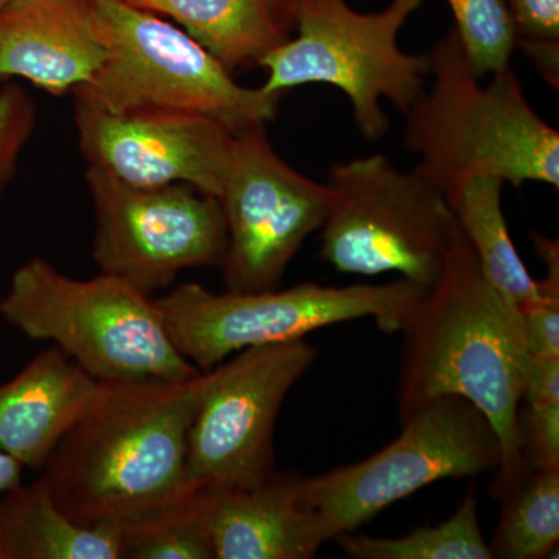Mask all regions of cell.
<instances>
[{"label": "cell", "instance_id": "obj_1", "mask_svg": "<svg viewBox=\"0 0 559 559\" xmlns=\"http://www.w3.org/2000/svg\"><path fill=\"white\" fill-rule=\"evenodd\" d=\"M399 333L401 421L439 396L471 401L498 433L500 465L489 489L499 499L528 471L518 419L532 355L520 308L492 285L457 223L443 270Z\"/></svg>", "mask_w": 559, "mask_h": 559}, {"label": "cell", "instance_id": "obj_2", "mask_svg": "<svg viewBox=\"0 0 559 559\" xmlns=\"http://www.w3.org/2000/svg\"><path fill=\"white\" fill-rule=\"evenodd\" d=\"M210 378L98 381L43 469L66 516L121 525L190 489L187 440Z\"/></svg>", "mask_w": 559, "mask_h": 559}, {"label": "cell", "instance_id": "obj_3", "mask_svg": "<svg viewBox=\"0 0 559 559\" xmlns=\"http://www.w3.org/2000/svg\"><path fill=\"white\" fill-rule=\"evenodd\" d=\"M428 53L429 87L404 114L403 145L418 156L414 170L450 207L481 176L558 190L559 132L532 108L516 73L499 70L481 86L454 27Z\"/></svg>", "mask_w": 559, "mask_h": 559}, {"label": "cell", "instance_id": "obj_4", "mask_svg": "<svg viewBox=\"0 0 559 559\" xmlns=\"http://www.w3.org/2000/svg\"><path fill=\"white\" fill-rule=\"evenodd\" d=\"M0 318L33 341H50L97 381L197 377L176 349L156 300L100 274L79 280L43 259L17 267Z\"/></svg>", "mask_w": 559, "mask_h": 559}, {"label": "cell", "instance_id": "obj_5", "mask_svg": "<svg viewBox=\"0 0 559 559\" xmlns=\"http://www.w3.org/2000/svg\"><path fill=\"white\" fill-rule=\"evenodd\" d=\"M105 47L100 70L75 97L112 114L168 110L219 121L231 134L266 127L283 95L241 86L189 33L128 0H92Z\"/></svg>", "mask_w": 559, "mask_h": 559}, {"label": "cell", "instance_id": "obj_6", "mask_svg": "<svg viewBox=\"0 0 559 559\" xmlns=\"http://www.w3.org/2000/svg\"><path fill=\"white\" fill-rule=\"evenodd\" d=\"M425 0H392L384 10L360 13L347 0H296L293 31L261 58L267 94L304 84H331L347 95L353 120L370 142L384 138L389 117L382 100L406 114L429 79V53L401 50L399 35Z\"/></svg>", "mask_w": 559, "mask_h": 559}, {"label": "cell", "instance_id": "obj_7", "mask_svg": "<svg viewBox=\"0 0 559 559\" xmlns=\"http://www.w3.org/2000/svg\"><path fill=\"white\" fill-rule=\"evenodd\" d=\"M425 288L400 278L382 285L322 286L216 294L186 283L156 300L176 349L201 371L235 353L305 340L334 323L370 318L384 333H399Z\"/></svg>", "mask_w": 559, "mask_h": 559}, {"label": "cell", "instance_id": "obj_8", "mask_svg": "<svg viewBox=\"0 0 559 559\" xmlns=\"http://www.w3.org/2000/svg\"><path fill=\"white\" fill-rule=\"evenodd\" d=\"M325 183L331 200L320 260L345 274L396 272L425 289L436 282L455 219L429 180L373 154L331 165Z\"/></svg>", "mask_w": 559, "mask_h": 559}, {"label": "cell", "instance_id": "obj_9", "mask_svg": "<svg viewBox=\"0 0 559 559\" xmlns=\"http://www.w3.org/2000/svg\"><path fill=\"white\" fill-rule=\"evenodd\" d=\"M401 423L400 436L371 457L319 476H301V507L314 518L325 543L355 532L433 481L499 468L498 433L462 396L430 400Z\"/></svg>", "mask_w": 559, "mask_h": 559}, {"label": "cell", "instance_id": "obj_10", "mask_svg": "<svg viewBox=\"0 0 559 559\" xmlns=\"http://www.w3.org/2000/svg\"><path fill=\"white\" fill-rule=\"evenodd\" d=\"M316 358L296 340L242 349L210 370L187 440L189 487H255L274 473L280 409Z\"/></svg>", "mask_w": 559, "mask_h": 559}, {"label": "cell", "instance_id": "obj_11", "mask_svg": "<svg viewBox=\"0 0 559 559\" xmlns=\"http://www.w3.org/2000/svg\"><path fill=\"white\" fill-rule=\"evenodd\" d=\"M94 260L103 274L153 296L180 271L221 267L227 226L218 198L186 186L134 187L87 168Z\"/></svg>", "mask_w": 559, "mask_h": 559}, {"label": "cell", "instance_id": "obj_12", "mask_svg": "<svg viewBox=\"0 0 559 559\" xmlns=\"http://www.w3.org/2000/svg\"><path fill=\"white\" fill-rule=\"evenodd\" d=\"M326 183L294 170L272 148L266 127L235 134L219 202L227 226L221 271L230 293L278 289L290 261L330 210Z\"/></svg>", "mask_w": 559, "mask_h": 559}, {"label": "cell", "instance_id": "obj_13", "mask_svg": "<svg viewBox=\"0 0 559 559\" xmlns=\"http://www.w3.org/2000/svg\"><path fill=\"white\" fill-rule=\"evenodd\" d=\"M75 102L87 168L134 187L186 183L219 200L235 139L219 121L168 110L112 114Z\"/></svg>", "mask_w": 559, "mask_h": 559}, {"label": "cell", "instance_id": "obj_14", "mask_svg": "<svg viewBox=\"0 0 559 559\" xmlns=\"http://www.w3.org/2000/svg\"><path fill=\"white\" fill-rule=\"evenodd\" d=\"M105 57L92 0H14L0 13V80L62 95L90 83Z\"/></svg>", "mask_w": 559, "mask_h": 559}, {"label": "cell", "instance_id": "obj_15", "mask_svg": "<svg viewBox=\"0 0 559 559\" xmlns=\"http://www.w3.org/2000/svg\"><path fill=\"white\" fill-rule=\"evenodd\" d=\"M300 474L248 488H202L215 559H311L325 539L300 503Z\"/></svg>", "mask_w": 559, "mask_h": 559}, {"label": "cell", "instance_id": "obj_16", "mask_svg": "<svg viewBox=\"0 0 559 559\" xmlns=\"http://www.w3.org/2000/svg\"><path fill=\"white\" fill-rule=\"evenodd\" d=\"M97 382L55 345L38 353L16 377L0 382V450L24 468L43 471Z\"/></svg>", "mask_w": 559, "mask_h": 559}, {"label": "cell", "instance_id": "obj_17", "mask_svg": "<svg viewBox=\"0 0 559 559\" xmlns=\"http://www.w3.org/2000/svg\"><path fill=\"white\" fill-rule=\"evenodd\" d=\"M0 559H120V525L76 524L40 476L0 496Z\"/></svg>", "mask_w": 559, "mask_h": 559}, {"label": "cell", "instance_id": "obj_18", "mask_svg": "<svg viewBox=\"0 0 559 559\" xmlns=\"http://www.w3.org/2000/svg\"><path fill=\"white\" fill-rule=\"evenodd\" d=\"M140 9L170 16L227 69L259 66L293 28L275 0H128Z\"/></svg>", "mask_w": 559, "mask_h": 559}, {"label": "cell", "instance_id": "obj_19", "mask_svg": "<svg viewBox=\"0 0 559 559\" xmlns=\"http://www.w3.org/2000/svg\"><path fill=\"white\" fill-rule=\"evenodd\" d=\"M502 189L503 180L491 176L469 180L451 210L492 285L524 311L538 304V286L511 240Z\"/></svg>", "mask_w": 559, "mask_h": 559}, {"label": "cell", "instance_id": "obj_20", "mask_svg": "<svg viewBox=\"0 0 559 559\" xmlns=\"http://www.w3.org/2000/svg\"><path fill=\"white\" fill-rule=\"evenodd\" d=\"M492 559H544L559 543V471L528 469L499 498Z\"/></svg>", "mask_w": 559, "mask_h": 559}, {"label": "cell", "instance_id": "obj_21", "mask_svg": "<svg viewBox=\"0 0 559 559\" xmlns=\"http://www.w3.org/2000/svg\"><path fill=\"white\" fill-rule=\"evenodd\" d=\"M120 559H215L202 488L121 524Z\"/></svg>", "mask_w": 559, "mask_h": 559}, {"label": "cell", "instance_id": "obj_22", "mask_svg": "<svg viewBox=\"0 0 559 559\" xmlns=\"http://www.w3.org/2000/svg\"><path fill=\"white\" fill-rule=\"evenodd\" d=\"M334 540L355 559H492L473 491L450 520L433 527L415 528L400 538L344 533Z\"/></svg>", "mask_w": 559, "mask_h": 559}, {"label": "cell", "instance_id": "obj_23", "mask_svg": "<svg viewBox=\"0 0 559 559\" xmlns=\"http://www.w3.org/2000/svg\"><path fill=\"white\" fill-rule=\"evenodd\" d=\"M463 49L479 79L510 68L516 50L513 25L503 0H447Z\"/></svg>", "mask_w": 559, "mask_h": 559}, {"label": "cell", "instance_id": "obj_24", "mask_svg": "<svg viewBox=\"0 0 559 559\" xmlns=\"http://www.w3.org/2000/svg\"><path fill=\"white\" fill-rule=\"evenodd\" d=\"M513 25L516 49L540 76L559 90V0H503Z\"/></svg>", "mask_w": 559, "mask_h": 559}, {"label": "cell", "instance_id": "obj_25", "mask_svg": "<svg viewBox=\"0 0 559 559\" xmlns=\"http://www.w3.org/2000/svg\"><path fill=\"white\" fill-rule=\"evenodd\" d=\"M36 108L17 84L0 90V198L35 128Z\"/></svg>", "mask_w": 559, "mask_h": 559}, {"label": "cell", "instance_id": "obj_26", "mask_svg": "<svg viewBox=\"0 0 559 559\" xmlns=\"http://www.w3.org/2000/svg\"><path fill=\"white\" fill-rule=\"evenodd\" d=\"M518 433L522 462L528 469L559 471V404H525Z\"/></svg>", "mask_w": 559, "mask_h": 559}, {"label": "cell", "instance_id": "obj_27", "mask_svg": "<svg viewBox=\"0 0 559 559\" xmlns=\"http://www.w3.org/2000/svg\"><path fill=\"white\" fill-rule=\"evenodd\" d=\"M521 312L530 355L559 358V299L539 296L538 304Z\"/></svg>", "mask_w": 559, "mask_h": 559}, {"label": "cell", "instance_id": "obj_28", "mask_svg": "<svg viewBox=\"0 0 559 559\" xmlns=\"http://www.w3.org/2000/svg\"><path fill=\"white\" fill-rule=\"evenodd\" d=\"M522 401L525 404H559V358L530 356Z\"/></svg>", "mask_w": 559, "mask_h": 559}, {"label": "cell", "instance_id": "obj_29", "mask_svg": "<svg viewBox=\"0 0 559 559\" xmlns=\"http://www.w3.org/2000/svg\"><path fill=\"white\" fill-rule=\"evenodd\" d=\"M22 466L9 452L0 450V496L13 491L22 485Z\"/></svg>", "mask_w": 559, "mask_h": 559}, {"label": "cell", "instance_id": "obj_30", "mask_svg": "<svg viewBox=\"0 0 559 559\" xmlns=\"http://www.w3.org/2000/svg\"><path fill=\"white\" fill-rule=\"evenodd\" d=\"M275 5H277L280 13H282L283 20L288 22L289 27L293 28V13L296 0H275Z\"/></svg>", "mask_w": 559, "mask_h": 559}, {"label": "cell", "instance_id": "obj_31", "mask_svg": "<svg viewBox=\"0 0 559 559\" xmlns=\"http://www.w3.org/2000/svg\"><path fill=\"white\" fill-rule=\"evenodd\" d=\"M14 0H0V13H2L3 10L7 9V7L10 5V3H13Z\"/></svg>", "mask_w": 559, "mask_h": 559}]
</instances>
